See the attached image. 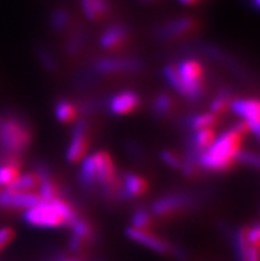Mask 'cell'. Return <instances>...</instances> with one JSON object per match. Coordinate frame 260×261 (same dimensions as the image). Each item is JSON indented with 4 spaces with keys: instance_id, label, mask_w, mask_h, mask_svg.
<instances>
[{
    "instance_id": "6da1fadb",
    "label": "cell",
    "mask_w": 260,
    "mask_h": 261,
    "mask_svg": "<svg viewBox=\"0 0 260 261\" xmlns=\"http://www.w3.org/2000/svg\"><path fill=\"white\" fill-rule=\"evenodd\" d=\"M243 134L238 132L234 126L227 132L214 139L207 149L202 152L198 163L206 170L222 171L227 170L235 161V154L239 150L241 138Z\"/></svg>"
},
{
    "instance_id": "7a4b0ae2",
    "label": "cell",
    "mask_w": 260,
    "mask_h": 261,
    "mask_svg": "<svg viewBox=\"0 0 260 261\" xmlns=\"http://www.w3.org/2000/svg\"><path fill=\"white\" fill-rule=\"evenodd\" d=\"M32 134L23 119L19 117H7L0 121V154L16 155L30 146Z\"/></svg>"
},
{
    "instance_id": "3957f363",
    "label": "cell",
    "mask_w": 260,
    "mask_h": 261,
    "mask_svg": "<svg viewBox=\"0 0 260 261\" xmlns=\"http://www.w3.org/2000/svg\"><path fill=\"white\" fill-rule=\"evenodd\" d=\"M177 73L183 85V97L190 101H199L204 94L202 81V66L195 60H184L177 68Z\"/></svg>"
},
{
    "instance_id": "277c9868",
    "label": "cell",
    "mask_w": 260,
    "mask_h": 261,
    "mask_svg": "<svg viewBox=\"0 0 260 261\" xmlns=\"http://www.w3.org/2000/svg\"><path fill=\"white\" fill-rule=\"evenodd\" d=\"M93 158H94L96 185L101 187L102 192L106 196H113L119 191L120 183L112 158L106 152L101 151L93 154Z\"/></svg>"
},
{
    "instance_id": "5b68a950",
    "label": "cell",
    "mask_w": 260,
    "mask_h": 261,
    "mask_svg": "<svg viewBox=\"0 0 260 261\" xmlns=\"http://www.w3.org/2000/svg\"><path fill=\"white\" fill-rule=\"evenodd\" d=\"M24 222L35 227H60L65 225L64 219L55 210L50 202H41L40 204L27 208L23 215Z\"/></svg>"
},
{
    "instance_id": "8992f818",
    "label": "cell",
    "mask_w": 260,
    "mask_h": 261,
    "mask_svg": "<svg viewBox=\"0 0 260 261\" xmlns=\"http://www.w3.org/2000/svg\"><path fill=\"white\" fill-rule=\"evenodd\" d=\"M231 110L241 116L247 125L248 130L259 138L260 134V108L256 99H234L231 101Z\"/></svg>"
},
{
    "instance_id": "52a82bcc",
    "label": "cell",
    "mask_w": 260,
    "mask_h": 261,
    "mask_svg": "<svg viewBox=\"0 0 260 261\" xmlns=\"http://www.w3.org/2000/svg\"><path fill=\"white\" fill-rule=\"evenodd\" d=\"M43 202L40 195L28 191H11L4 190L0 192V207L3 208H31Z\"/></svg>"
},
{
    "instance_id": "ba28073f",
    "label": "cell",
    "mask_w": 260,
    "mask_h": 261,
    "mask_svg": "<svg viewBox=\"0 0 260 261\" xmlns=\"http://www.w3.org/2000/svg\"><path fill=\"white\" fill-rule=\"evenodd\" d=\"M191 204H193V198L187 194H172V195H166L158 199L152 205V211L155 215L163 216L173 214L178 210L187 208Z\"/></svg>"
},
{
    "instance_id": "9c48e42d",
    "label": "cell",
    "mask_w": 260,
    "mask_h": 261,
    "mask_svg": "<svg viewBox=\"0 0 260 261\" xmlns=\"http://www.w3.org/2000/svg\"><path fill=\"white\" fill-rule=\"evenodd\" d=\"M86 122L84 119H79L73 127L72 139H70L69 147L66 151V159L69 162H77L86 150Z\"/></svg>"
},
{
    "instance_id": "30bf717a",
    "label": "cell",
    "mask_w": 260,
    "mask_h": 261,
    "mask_svg": "<svg viewBox=\"0 0 260 261\" xmlns=\"http://www.w3.org/2000/svg\"><path fill=\"white\" fill-rule=\"evenodd\" d=\"M126 236L129 239H132L133 242L145 245V247L158 252V253H170V251H172V245H169L162 239L157 238V236L152 235V233H149V232L144 231V229L128 228L126 229Z\"/></svg>"
},
{
    "instance_id": "8fae6325",
    "label": "cell",
    "mask_w": 260,
    "mask_h": 261,
    "mask_svg": "<svg viewBox=\"0 0 260 261\" xmlns=\"http://www.w3.org/2000/svg\"><path fill=\"white\" fill-rule=\"evenodd\" d=\"M94 66L97 72L102 73L135 72L141 69L142 64L135 59H101Z\"/></svg>"
},
{
    "instance_id": "7c38bea8",
    "label": "cell",
    "mask_w": 260,
    "mask_h": 261,
    "mask_svg": "<svg viewBox=\"0 0 260 261\" xmlns=\"http://www.w3.org/2000/svg\"><path fill=\"white\" fill-rule=\"evenodd\" d=\"M145 179L141 176L135 175L133 172H126L124 175V185H120V189L117 191L121 199H130L133 196H139L146 191Z\"/></svg>"
},
{
    "instance_id": "4fadbf2b",
    "label": "cell",
    "mask_w": 260,
    "mask_h": 261,
    "mask_svg": "<svg viewBox=\"0 0 260 261\" xmlns=\"http://www.w3.org/2000/svg\"><path fill=\"white\" fill-rule=\"evenodd\" d=\"M139 103V97L134 92H122L109 102V112L113 114H126L134 110Z\"/></svg>"
},
{
    "instance_id": "5bb4252c",
    "label": "cell",
    "mask_w": 260,
    "mask_h": 261,
    "mask_svg": "<svg viewBox=\"0 0 260 261\" xmlns=\"http://www.w3.org/2000/svg\"><path fill=\"white\" fill-rule=\"evenodd\" d=\"M195 25V21L191 17H181V19L170 21V23L165 24L157 31V37L162 40L173 39V37L181 36L183 33L188 32L193 30Z\"/></svg>"
},
{
    "instance_id": "9a60e30c",
    "label": "cell",
    "mask_w": 260,
    "mask_h": 261,
    "mask_svg": "<svg viewBox=\"0 0 260 261\" xmlns=\"http://www.w3.org/2000/svg\"><path fill=\"white\" fill-rule=\"evenodd\" d=\"M126 39H128V30L121 24H115V25H112L102 33L100 44L104 48L109 49V48H114V46L120 45Z\"/></svg>"
},
{
    "instance_id": "2e32d148",
    "label": "cell",
    "mask_w": 260,
    "mask_h": 261,
    "mask_svg": "<svg viewBox=\"0 0 260 261\" xmlns=\"http://www.w3.org/2000/svg\"><path fill=\"white\" fill-rule=\"evenodd\" d=\"M80 183L86 190L93 189L96 186V170L93 155L86 156L84 159L83 166H81V171H80Z\"/></svg>"
},
{
    "instance_id": "e0dca14e",
    "label": "cell",
    "mask_w": 260,
    "mask_h": 261,
    "mask_svg": "<svg viewBox=\"0 0 260 261\" xmlns=\"http://www.w3.org/2000/svg\"><path fill=\"white\" fill-rule=\"evenodd\" d=\"M39 186V176L37 174H26V175L17 176L10 186H7V189L11 191H31L36 189Z\"/></svg>"
},
{
    "instance_id": "ac0fdd59",
    "label": "cell",
    "mask_w": 260,
    "mask_h": 261,
    "mask_svg": "<svg viewBox=\"0 0 260 261\" xmlns=\"http://www.w3.org/2000/svg\"><path fill=\"white\" fill-rule=\"evenodd\" d=\"M218 122V117L214 113H206V114H197V116H191L186 119V123L190 129L199 130L204 127H210Z\"/></svg>"
},
{
    "instance_id": "d6986e66",
    "label": "cell",
    "mask_w": 260,
    "mask_h": 261,
    "mask_svg": "<svg viewBox=\"0 0 260 261\" xmlns=\"http://www.w3.org/2000/svg\"><path fill=\"white\" fill-rule=\"evenodd\" d=\"M50 203L55 207V210L59 212L60 216L64 219L65 225H70L75 220H76V219H79L76 211H75V210H73L68 203L64 202L63 199L56 198V199H53V200H51Z\"/></svg>"
},
{
    "instance_id": "ffe728a7",
    "label": "cell",
    "mask_w": 260,
    "mask_h": 261,
    "mask_svg": "<svg viewBox=\"0 0 260 261\" xmlns=\"http://www.w3.org/2000/svg\"><path fill=\"white\" fill-rule=\"evenodd\" d=\"M75 114H76V109L75 106L69 102V101H65V99H60L56 105V117L59 121L61 122H69L75 118Z\"/></svg>"
},
{
    "instance_id": "44dd1931",
    "label": "cell",
    "mask_w": 260,
    "mask_h": 261,
    "mask_svg": "<svg viewBox=\"0 0 260 261\" xmlns=\"http://www.w3.org/2000/svg\"><path fill=\"white\" fill-rule=\"evenodd\" d=\"M235 245V255H237L238 261H246V255H247L248 243L246 240V231L244 229H238L234 238Z\"/></svg>"
},
{
    "instance_id": "7402d4cb",
    "label": "cell",
    "mask_w": 260,
    "mask_h": 261,
    "mask_svg": "<svg viewBox=\"0 0 260 261\" xmlns=\"http://www.w3.org/2000/svg\"><path fill=\"white\" fill-rule=\"evenodd\" d=\"M230 89H227V88H222V89L218 92L217 97L212 99V102H211L210 105L212 113L223 112V110L228 106V103H230Z\"/></svg>"
},
{
    "instance_id": "603a6c76",
    "label": "cell",
    "mask_w": 260,
    "mask_h": 261,
    "mask_svg": "<svg viewBox=\"0 0 260 261\" xmlns=\"http://www.w3.org/2000/svg\"><path fill=\"white\" fill-rule=\"evenodd\" d=\"M19 166L0 165V186H10L19 176Z\"/></svg>"
},
{
    "instance_id": "cb8c5ba5",
    "label": "cell",
    "mask_w": 260,
    "mask_h": 261,
    "mask_svg": "<svg viewBox=\"0 0 260 261\" xmlns=\"http://www.w3.org/2000/svg\"><path fill=\"white\" fill-rule=\"evenodd\" d=\"M132 223H133V228H137V229L148 228L149 225H150V223H152L150 212L145 208H138L134 214H133Z\"/></svg>"
},
{
    "instance_id": "d4e9b609",
    "label": "cell",
    "mask_w": 260,
    "mask_h": 261,
    "mask_svg": "<svg viewBox=\"0 0 260 261\" xmlns=\"http://www.w3.org/2000/svg\"><path fill=\"white\" fill-rule=\"evenodd\" d=\"M173 106V99L172 97L168 94H159L155 98L154 102V113L157 116H166Z\"/></svg>"
},
{
    "instance_id": "484cf974",
    "label": "cell",
    "mask_w": 260,
    "mask_h": 261,
    "mask_svg": "<svg viewBox=\"0 0 260 261\" xmlns=\"http://www.w3.org/2000/svg\"><path fill=\"white\" fill-rule=\"evenodd\" d=\"M70 227H72L73 229V235L80 238L81 240L90 239V236H92V231L89 228L88 223L84 222L83 219H76V220L70 224Z\"/></svg>"
},
{
    "instance_id": "4316f807",
    "label": "cell",
    "mask_w": 260,
    "mask_h": 261,
    "mask_svg": "<svg viewBox=\"0 0 260 261\" xmlns=\"http://www.w3.org/2000/svg\"><path fill=\"white\" fill-rule=\"evenodd\" d=\"M235 161L250 166V167H254V169L259 167V156L254 152L246 151V150H238V152L235 154Z\"/></svg>"
},
{
    "instance_id": "83f0119b",
    "label": "cell",
    "mask_w": 260,
    "mask_h": 261,
    "mask_svg": "<svg viewBox=\"0 0 260 261\" xmlns=\"http://www.w3.org/2000/svg\"><path fill=\"white\" fill-rule=\"evenodd\" d=\"M68 21H69V16L65 10H56L51 17V24L56 31L64 30L68 25Z\"/></svg>"
},
{
    "instance_id": "f1b7e54d",
    "label": "cell",
    "mask_w": 260,
    "mask_h": 261,
    "mask_svg": "<svg viewBox=\"0 0 260 261\" xmlns=\"http://www.w3.org/2000/svg\"><path fill=\"white\" fill-rule=\"evenodd\" d=\"M165 77L168 79V81L170 83V85H172L173 88H174V89L179 93V94H182V96H183V85H182L181 79H179V76H178L177 69H175L174 66H172V65L166 66Z\"/></svg>"
},
{
    "instance_id": "f546056e",
    "label": "cell",
    "mask_w": 260,
    "mask_h": 261,
    "mask_svg": "<svg viewBox=\"0 0 260 261\" xmlns=\"http://www.w3.org/2000/svg\"><path fill=\"white\" fill-rule=\"evenodd\" d=\"M37 55H39L40 61L43 63V65L45 66L46 69L51 70V72H55L57 69V64L55 57L52 56V53L50 50L44 49V48H39L37 49Z\"/></svg>"
},
{
    "instance_id": "4dcf8cb0",
    "label": "cell",
    "mask_w": 260,
    "mask_h": 261,
    "mask_svg": "<svg viewBox=\"0 0 260 261\" xmlns=\"http://www.w3.org/2000/svg\"><path fill=\"white\" fill-rule=\"evenodd\" d=\"M84 40H85V36H84L83 32L75 33V35L70 37L69 41H68V45H66V50H68V53L75 55V53L79 52L80 48L83 46Z\"/></svg>"
},
{
    "instance_id": "1f68e13d",
    "label": "cell",
    "mask_w": 260,
    "mask_h": 261,
    "mask_svg": "<svg viewBox=\"0 0 260 261\" xmlns=\"http://www.w3.org/2000/svg\"><path fill=\"white\" fill-rule=\"evenodd\" d=\"M161 158H162V161L166 163V165H169L170 167H173V169H179V167H181V161H179V159H178V156H175L173 152L162 151Z\"/></svg>"
},
{
    "instance_id": "d6a6232c",
    "label": "cell",
    "mask_w": 260,
    "mask_h": 261,
    "mask_svg": "<svg viewBox=\"0 0 260 261\" xmlns=\"http://www.w3.org/2000/svg\"><path fill=\"white\" fill-rule=\"evenodd\" d=\"M259 225L255 224L254 227H251V228L246 232V240H247L248 245H257V243H259Z\"/></svg>"
},
{
    "instance_id": "836d02e7",
    "label": "cell",
    "mask_w": 260,
    "mask_h": 261,
    "mask_svg": "<svg viewBox=\"0 0 260 261\" xmlns=\"http://www.w3.org/2000/svg\"><path fill=\"white\" fill-rule=\"evenodd\" d=\"M81 4H83V11L85 16L89 20H97L94 8H93V0H81Z\"/></svg>"
},
{
    "instance_id": "e575fe53",
    "label": "cell",
    "mask_w": 260,
    "mask_h": 261,
    "mask_svg": "<svg viewBox=\"0 0 260 261\" xmlns=\"http://www.w3.org/2000/svg\"><path fill=\"white\" fill-rule=\"evenodd\" d=\"M13 232L11 228H0V249H3L12 240Z\"/></svg>"
},
{
    "instance_id": "d590c367",
    "label": "cell",
    "mask_w": 260,
    "mask_h": 261,
    "mask_svg": "<svg viewBox=\"0 0 260 261\" xmlns=\"http://www.w3.org/2000/svg\"><path fill=\"white\" fill-rule=\"evenodd\" d=\"M83 243H84V240H81V239L77 238V236L72 235V238H70V242H69V249L73 252H77L80 248H81Z\"/></svg>"
},
{
    "instance_id": "8d00e7d4",
    "label": "cell",
    "mask_w": 260,
    "mask_h": 261,
    "mask_svg": "<svg viewBox=\"0 0 260 261\" xmlns=\"http://www.w3.org/2000/svg\"><path fill=\"white\" fill-rule=\"evenodd\" d=\"M128 150H129V152H130V155H133L134 158H138V156H141V151H139L137 146L129 145Z\"/></svg>"
},
{
    "instance_id": "74e56055",
    "label": "cell",
    "mask_w": 260,
    "mask_h": 261,
    "mask_svg": "<svg viewBox=\"0 0 260 261\" xmlns=\"http://www.w3.org/2000/svg\"><path fill=\"white\" fill-rule=\"evenodd\" d=\"M179 2L183 4H194V3H197L198 0H179Z\"/></svg>"
},
{
    "instance_id": "f35d334b",
    "label": "cell",
    "mask_w": 260,
    "mask_h": 261,
    "mask_svg": "<svg viewBox=\"0 0 260 261\" xmlns=\"http://www.w3.org/2000/svg\"><path fill=\"white\" fill-rule=\"evenodd\" d=\"M252 2H254V6H255V8H259L260 0H252Z\"/></svg>"
}]
</instances>
